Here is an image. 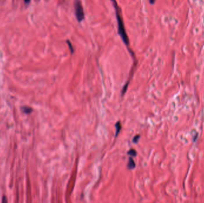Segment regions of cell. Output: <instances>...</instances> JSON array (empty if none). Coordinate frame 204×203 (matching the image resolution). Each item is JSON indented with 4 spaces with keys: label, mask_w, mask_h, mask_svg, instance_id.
Returning <instances> with one entry per match:
<instances>
[{
    "label": "cell",
    "mask_w": 204,
    "mask_h": 203,
    "mask_svg": "<svg viewBox=\"0 0 204 203\" xmlns=\"http://www.w3.org/2000/svg\"><path fill=\"white\" fill-rule=\"evenodd\" d=\"M116 17H117V22H118V33L120 35V36H121L123 42L126 45H128L129 43V40L125 29L123 21L119 14H117Z\"/></svg>",
    "instance_id": "cell-1"
},
{
    "label": "cell",
    "mask_w": 204,
    "mask_h": 203,
    "mask_svg": "<svg viewBox=\"0 0 204 203\" xmlns=\"http://www.w3.org/2000/svg\"><path fill=\"white\" fill-rule=\"evenodd\" d=\"M74 8L75 16L79 22H81L84 19V11L80 0H75L74 3Z\"/></svg>",
    "instance_id": "cell-2"
},
{
    "label": "cell",
    "mask_w": 204,
    "mask_h": 203,
    "mask_svg": "<svg viewBox=\"0 0 204 203\" xmlns=\"http://www.w3.org/2000/svg\"><path fill=\"white\" fill-rule=\"evenodd\" d=\"M136 168V163L132 158H129V161L128 163V168L129 169H133Z\"/></svg>",
    "instance_id": "cell-3"
},
{
    "label": "cell",
    "mask_w": 204,
    "mask_h": 203,
    "mask_svg": "<svg viewBox=\"0 0 204 203\" xmlns=\"http://www.w3.org/2000/svg\"><path fill=\"white\" fill-rule=\"evenodd\" d=\"M22 111L25 114H30L32 112V109L28 107H22L21 108Z\"/></svg>",
    "instance_id": "cell-4"
},
{
    "label": "cell",
    "mask_w": 204,
    "mask_h": 203,
    "mask_svg": "<svg viewBox=\"0 0 204 203\" xmlns=\"http://www.w3.org/2000/svg\"><path fill=\"white\" fill-rule=\"evenodd\" d=\"M115 126H116V135H115V136H117L119 134V132H120V130H121V123H120L119 122H118L116 125H115Z\"/></svg>",
    "instance_id": "cell-5"
},
{
    "label": "cell",
    "mask_w": 204,
    "mask_h": 203,
    "mask_svg": "<svg viewBox=\"0 0 204 203\" xmlns=\"http://www.w3.org/2000/svg\"><path fill=\"white\" fill-rule=\"evenodd\" d=\"M127 154L130 155V156L135 157V156H136V155H137V152H136V151L135 150H134V149H131V150H130L128 151Z\"/></svg>",
    "instance_id": "cell-6"
},
{
    "label": "cell",
    "mask_w": 204,
    "mask_h": 203,
    "mask_svg": "<svg viewBox=\"0 0 204 203\" xmlns=\"http://www.w3.org/2000/svg\"><path fill=\"white\" fill-rule=\"evenodd\" d=\"M67 42H68V46H69V49H70V53H72V54H73L74 53V48H73V46H72V44H71V43L69 42V41H67Z\"/></svg>",
    "instance_id": "cell-7"
},
{
    "label": "cell",
    "mask_w": 204,
    "mask_h": 203,
    "mask_svg": "<svg viewBox=\"0 0 204 203\" xmlns=\"http://www.w3.org/2000/svg\"><path fill=\"white\" fill-rule=\"evenodd\" d=\"M140 135H136V136H135L134 138H133V142H134V143H137L138 142V141H139V139H140Z\"/></svg>",
    "instance_id": "cell-8"
},
{
    "label": "cell",
    "mask_w": 204,
    "mask_h": 203,
    "mask_svg": "<svg viewBox=\"0 0 204 203\" xmlns=\"http://www.w3.org/2000/svg\"><path fill=\"white\" fill-rule=\"evenodd\" d=\"M2 202H7V198H6V196H3V201H2Z\"/></svg>",
    "instance_id": "cell-9"
},
{
    "label": "cell",
    "mask_w": 204,
    "mask_h": 203,
    "mask_svg": "<svg viewBox=\"0 0 204 203\" xmlns=\"http://www.w3.org/2000/svg\"><path fill=\"white\" fill-rule=\"evenodd\" d=\"M24 1H25L26 4H29L31 1V0H24Z\"/></svg>",
    "instance_id": "cell-10"
},
{
    "label": "cell",
    "mask_w": 204,
    "mask_h": 203,
    "mask_svg": "<svg viewBox=\"0 0 204 203\" xmlns=\"http://www.w3.org/2000/svg\"><path fill=\"white\" fill-rule=\"evenodd\" d=\"M149 1H150V3L151 4H153L155 3V0H149Z\"/></svg>",
    "instance_id": "cell-11"
},
{
    "label": "cell",
    "mask_w": 204,
    "mask_h": 203,
    "mask_svg": "<svg viewBox=\"0 0 204 203\" xmlns=\"http://www.w3.org/2000/svg\"><path fill=\"white\" fill-rule=\"evenodd\" d=\"M112 1H114V0H112Z\"/></svg>",
    "instance_id": "cell-12"
}]
</instances>
